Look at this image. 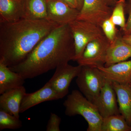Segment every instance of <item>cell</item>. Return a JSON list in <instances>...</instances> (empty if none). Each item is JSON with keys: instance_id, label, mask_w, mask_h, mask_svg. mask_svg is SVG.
Returning <instances> with one entry per match:
<instances>
[{"instance_id": "cell-6", "label": "cell", "mask_w": 131, "mask_h": 131, "mask_svg": "<svg viewBox=\"0 0 131 131\" xmlns=\"http://www.w3.org/2000/svg\"><path fill=\"white\" fill-rule=\"evenodd\" d=\"M110 43L105 35L90 42L76 61L78 65L95 68L105 65L107 52Z\"/></svg>"}, {"instance_id": "cell-19", "label": "cell", "mask_w": 131, "mask_h": 131, "mask_svg": "<svg viewBox=\"0 0 131 131\" xmlns=\"http://www.w3.org/2000/svg\"><path fill=\"white\" fill-rule=\"evenodd\" d=\"M101 131H131V127L122 115H114L103 118Z\"/></svg>"}, {"instance_id": "cell-26", "label": "cell", "mask_w": 131, "mask_h": 131, "mask_svg": "<svg viewBox=\"0 0 131 131\" xmlns=\"http://www.w3.org/2000/svg\"><path fill=\"white\" fill-rule=\"evenodd\" d=\"M122 39L125 43L131 46V34L123 35L122 36Z\"/></svg>"}, {"instance_id": "cell-7", "label": "cell", "mask_w": 131, "mask_h": 131, "mask_svg": "<svg viewBox=\"0 0 131 131\" xmlns=\"http://www.w3.org/2000/svg\"><path fill=\"white\" fill-rule=\"evenodd\" d=\"M113 9L102 0H84L77 19L89 21L101 27L103 22L110 18Z\"/></svg>"}, {"instance_id": "cell-21", "label": "cell", "mask_w": 131, "mask_h": 131, "mask_svg": "<svg viewBox=\"0 0 131 131\" xmlns=\"http://www.w3.org/2000/svg\"><path fill=\"white\" fill-rule=\"evenodd\" d=\"M126 5V0H118L114 5L110 18L116 26H119L121 30L126 25L125 9Z\"/></svg>"}, {"instance_id": "cell-25", "label": "cell", "mask_w": 131, "mask_h": 131, "mask_svg": "<svg viewBox=\"0 0 131 131\" xmlns=\"http://www.w3.org/2000/svg\"><path fill=\"white\" fill-rule=\"evenodd\" d=\"M62 1L68 4L71 7L78 9V5L77 0H62Z\"/></svg>"}, {"instance_id": "cell-8", "label": "cell", "mask_w": 131, "mask_h": 131, "mask_svg": "<svg viewBox=\"0 0 131 131\" xmlns=\"http://www.w3.org/2000/svg\"><path fill=\"white\" fill-rule=\"evenodd\" d=\"M82 68L81 65L74 66L68 63L56 68L55 73L48 82L62 99L68 95L71 83L79 75Z\"/></svg>"}, {"instance_id": "cell-29", "label": "cell", "mask_w": 131, "mask_h": 131, "mask_svg": "<svg viewBox=\"0 0 131 131\" xmlns=\"http://www.w3.org/2000/svg\"><path fill=\"white\" fill-rule=\"evenodd\" d=\"M126 3L127 4H131V0H126Z\"/></svg>"}, {"instance_id": "cell-17", "label": "cell", "mask_w": 131, "mask_h": 131, "mask_svg": "<svg viewBox=\"0 0 131 131\" xmlns=\"http://www.w3.org/2000/svg\"><path fill=\"white\" fill-rule=\"evenodd\" d=\"M25 80L19 73L13 71L9 67L0 62V94L23 86Z\"/></svg>"}, {"instance_id": "cell-28", "label": "cell", "mask_w": 131, "mask_h": 131, "mask_svg": "<svg viewBox=\"0 0 131 131\" xmlns=\"http://www.w3.org/2000/svg\"><path fill=\"white\" fill-rule=\"evenodd\" d=\"M84 0H77L78 5V9L80 10L82 9L83 4Z\"/></svg>"}, {"instance_id": "cell-23", "label": "cell", "mask_w": 131, "mask_h": 131, "mask_svg": "<svg viewBox=\"0 0 131 131\" xmlns=\"http://www.w3.org/2000/svg\"><path fill=\"white\" fill-rule=\"evenodd\" d=\"M61 118L54 113H51L47 126L46 131H60Z\"/></svg>"}, {"instance_id": "cell-3", "label": "cell", "mask_w": 131, "mask_h": 131, "mask_svg": "<svg viewBox=\"0 0 131 131\" xmlns=\"http://www.w3.org/2000/svg\"><path fill=\"white\" fill-rule=\"evenodd\" d=\"M65 114L71 117L81 115L88 123L87 131H101L103 121L96 106L79 90H73L63 102Z\"/></svg>"}, {"instance_id": "cell-15", "label": "cell", "mask_w": 131, "mask_h": 131, "mask_svg": "<svg viewBox=\"0 0 131 131\" xmlns=\"http://www.w3.org/2000/svg\"><path fill=\"white\" fill-rule=\"evenodd\" d=\"M25 0H0V23H10L24 18Z\"/></svg>"}, {"instance_id": "cell-24", "label": "cell", "mask_w": 131, "mask_h": 131, "mask_svg": "<svg viewBox=\"0 0 131 131\" xmlns=\"http://www.w3.org/2000/svg\"><path fill=\"white\" fill-rule=\"evenodd\" d=\"M126 8L128 9L129 16L125 27L121 30L124 35L131 34V4H127L126 3Z\"/></svg>"}, {"instance_id": "cell-20", "label": "cell", "mask_w": 131, "mask_h": 131, "mask_svg": "<svg viewBox=\"0 0 131 131\" xmlns=\"http://www.w3.org/2000/svg\"><path fill=\"white\" fill-rule=\"evenodd\" d=\"M22 126V122L19 118L0 109V130L6 129L16 130Z\"/></svg>"}, {"instance_id": "cell-10", "label": "cell", "mask_w": 131, "mask_h": 131, "mask_svg": "<svg viewBox=\"0 0 131 131\" xmlns=\"http://www.w3.org/2000/svg\"><path fill=\"white\" fill-rule=\"evenodd\" d=\"M47 19L59 25H69L77 19L80 11L62 0L47 1Z\"/></svg>"}, {"instance_id": "cell-31", "label": "cell", "mask_w": 131, "mask_h": 131, "mask_svg": "<svg viewBox=\"0 0 131 131\" xmlns=\"http://www.w3.org/2000/svg\"><path fill=\"white\" fill-rule=\"evenodd\" d=\"M47 1H54V0H47Z\"/></svg>"}, {"instance_id": "cell-13", "label": "cell", "mask_w": 131, "mask_h": 131, "mask_svg": "<svg viewBox=\"0 0 131 131\" xmlns=\"http://www.w3.org/2000/svg\"><path fill=\"white\" fill-rule=\"evenodd\" d=\"M26 93L25 88L23 86L2 94L0 96V109L19 118L21 102Z\"/></svg>"}, {"instance_id": "cell-11", "label": "cell", "mask_w": 131, "mask_h": 131, "mask_svg": "<svg viewBox=\"0 0 131 131\" xmlns=\"http://www.w3.org/2000/svg\"><path fill=\"white\" fill-rule=\"evenodd\" d=\"M61 99H62L61 96L48 82L37 91L25 94L21 102L20 112L24 113L29 108L45 102Z\"/></svg>"}, {"instance_id": "cell-1", "label": "cell", "mask_w": 131, "mask_h": 131, "mask_svg": "<svg viewBox=\"0 0 131 131\" xmlns=\"http://www.w3.org/2000/svg\"><path fill=\"white\" fill-rule=\"evenodd\" d=\"M75 56L69 26L60 25L44 38L24 61L9 68L25 80L31 79L74 61Z\"/></svg>"}, {"instance_id": "cell-5", "label": "cell", "mask_w": 131, "mask_h": 131, "mask_svg": "<svg viewBox=\"0 0 131 131\" xmlns=\"http://www.w3.org/2000/svg\"><path fill=\"white\" fill-rule=\"evenodd\" d=\"M105 80L98 68L82 66L76 82L81 93L94 104L99 96Z\"/></svg>"}, {"instance_id": "cell-30", "label": "cell", "mask_w": 131, "mask_h": 131, "mask_svg": "<svg viewBox=\"0 0 131 131\" xmlns=\"http://www.w3.org/2000/svg\"><path fill=\"white\" fill-rule=\"evenodd\" d=\"M129 85H130V86L131 87V79L130 80V81L129 82Z\"/></svg>"}, {"instance_id": "cell-4", "label": "cell", "mask_w": 131, "mask_h": 131, "mask_svg": "<svg viewBox=\"0 0 131 131\" xmlns=\"http://www.w3.org/2000/svg\"><path fill=\"white\" fill-rule=\"evenodd\" d=\"M69 25L74 43V61L80 57L89 43L105 35L101 27L89 21L76 19Z\"/></svg>"}, {"instance_id": "cell-18", "label": "cell", "mask_w": 131, "mask_h": 131, "mask_svg": "<svg viewBox=\"0 0 131 131\" xmlns=\"http://www.w3.org/2000/svg\"><path fill=\"white\" fill-rule=\"evenodd\" d=\"M47 0H25L24 18L47 19Z\"/></svg>"}, {"instance_id": "cell-12", "label": "cell", "mask_w": 131, "mask_h": 131, "mask_svg": "<svg viewBox=\"0 0 131 131\" xmlns=\"http://www.w3.org/2000/svg\"><path fill=\"white\" fill-rule=\"evenodd\" d=\"M104 77L112 82L129 84L131 79V60L124 61L110 66L96 67Z\"/></svg>"}, {"instance_id": "cell-27", "label": "cell", "mask_w": 131, "mask_h": 131, "mask_svg": "<svg viewBox=\"0 0 131 131\" xmlns=\"http://www.w3.org/2000/svg\"><path fill=\"white\" fill-rule=\"evenodd\" d=\"M118 0H102L106 5L109 6H114L115 4L117 2Z\"/></svg>"}, {"instance_id": "cell-22", "label": "cell", "mask_w": 131, "mask_h": 131, "mask_svg": "<svg viewBox=\"0 0 131 131\" xmlns=\"http://www.w3.org/2000/svg\"><path fill=\"white\" fill-rule=\"evenodd\" d=\"M115 26L110 18L105 20L101 26L105 36L111 42L115 39L119 33Z\"/></svg>"}, {"instance_id": "cell-2", "label": "cell", "mask_w": 131, "mask_h": 131, "mask_svg": "<svg viewBox=\"0 0 131 131\" xmlns=\"http://www.w3.org/2000/svg\"><path fill=\"white\" fill-rule=\"evenodd\" d=\"M59 25L47 19L26 18L0 23V62L8 67L19 63Z\"/></svg>"}, {"instance_id": "cell-16", "label": "cell", "mask_w": 131, "mask_h": 131, "mask_svg": "<svg viewBox=\"0 0 131 131\" xmlns=\"http://www.w3.org/2000/svg\"><path fill=\"white\" fill-rule=\"evenodd\" d=\"M120 113L131 127V87L129 84L112 82Z\"/></svg>"}, {"instance_id": "cell-9", "label": "cell", "mask_w": 131, "mask_h": 131, "mask_svg": "<svg viewBox=\"0 0 131 131\" xmlns=\"http://www.w3.org/2000/svg\"><path fill=\"white\" fill-rule=\"evenodd\" d=\"M94 104L103 118L110 115L120 114L112 82L105 78L99 96Z\"/></svg>"}, {"instance_id": "cell-14", "label": "cell", "mask_w": 131, "mask_h": 131, "mask_svg": "<svg viewBox=\"0 0 131 131\" xmlns=\"http://www.w3.org/2000/svg\"><path fill=\"white\" fill-rule=\"evenodd\" d=\"M122 36L119 32L115 39L111 42L107 52L104 66H110L131 58V46L123 41Z\"/></svg>"}]
</instances>
